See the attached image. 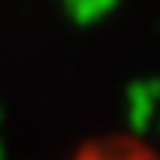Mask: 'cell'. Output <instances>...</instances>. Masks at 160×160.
<instances>
[{
	"label": "cell",
	"mask_w": 160,
	"mask_h": 160,
	"mask_svg": "<svg viewBox=\"0 0 160 160\" xmlns=\"http://www.w3.org/2000/svg\"><path fill=\"white\" fill-rule=\"evenodd\" d=\"M72 160H160V157L139 151V148H91V151H82Z\"/></svg>",
	"instance_id": "cell-1"
}]
</instances>
